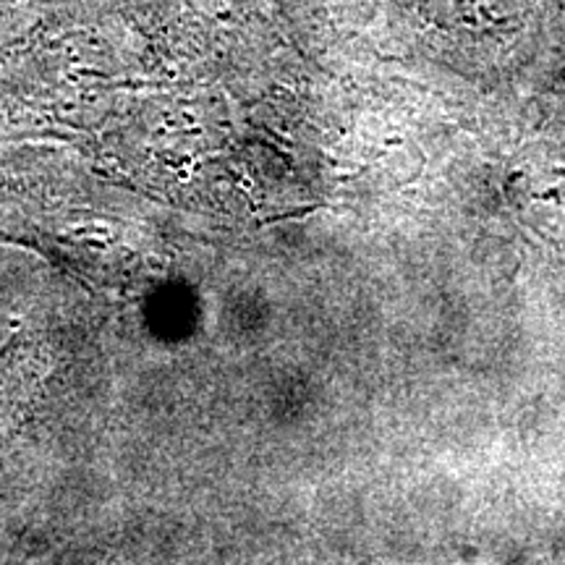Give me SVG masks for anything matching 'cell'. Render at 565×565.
Segmentation results:
<instances>
[{
    "label": "cell",
    "instance_id": "cell-1",
    "mask_svg": "<svg viewBox=\"0 0 565 565\" xmlns=\"http://www.w3.org/2000/svg\"><path fill=\"white\" fill-rule=\"evenodd\" d=\"M13 338H17V335H13ZM13 338H9V343H6V345H3V349H0V359H3V356H6V351H9V349H11Z\"/></svg>",
    "mask_w": 565,
    "mask_h": 565
}]
</instances>
